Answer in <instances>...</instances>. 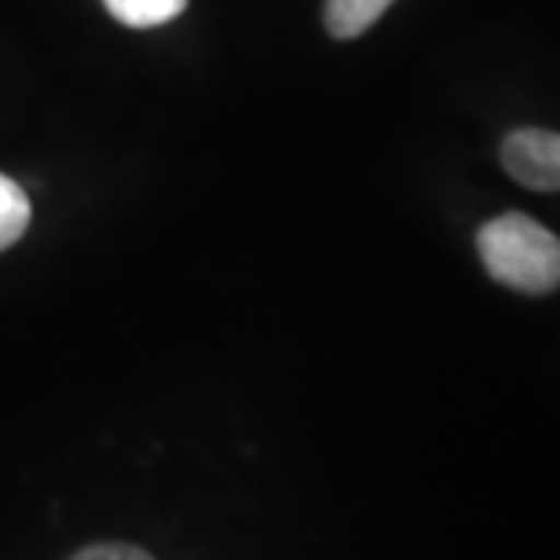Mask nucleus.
I'll return each mask as SVG.
<instances>
[{"label": "nucleus", "mask_w": 560, "mask_h": 560, "mask_svg": "<svg viewBox=\"0 0 560 560\" xmlns=\"http://www.w3.org/2000/svg\"><path fill=\"white\" fill-rule=\"evenodd\" d=\"M485 271L506 290L553 293L560 285V240L524 213H503L478 232Z\"/></svg>", "instance_id": "f257e3e1"}, {"label": "nucleus", "mask_w": 560, "mask_h": 560, "mask_svg": "<svg viewBox=\"0 0 560 560\" xmlns=\"http://www.w3.org/2000/svg\"><path fill=\"white\" fill-rule=\"evenodd\" d=\"M557 141L560 135L539 130V127H524V130H514V135H506L503 149H499L506 174L514 177L517 185L535 188V192H553V188H560L557 185Z\"/></svg>", "instance_id": "f03ea898"}, {"label": "nucleus", "mask_w": 560, "mask_h": 560, "mask_svg": "<svg viewBox=\"0 0 560 560\" xmlns=\"http://www.w3.org/2000/svg\"><path fill=\"white\" fill-rule=\"evenodd\" d=\"M395 0H326V30L337 40H351L365 33Z\"/></svg>", "instance_id": "7ed1b4c3"}, {"label": "nucleus", "mask_w": 560, "mask_h": 560, "mask_svg": "<svg viewBox=\"0 0 560 560\" xmlns=\"http://www.w3.org/2000/svg\"><path fill=\"white\" fill-rule=\"evenodd\" d=\"M105 11L124 22L130 30H152L163 26V22L177 19L188 8V0H102Z\"/></svg>", "instance_id": "20e7f679"}, {"label": "nucleus", "mask_w": 560, "mask_h": 560, "mask_svg": "<svg viewBox=\"0 0 560 560\" xmlns=\"http://www.w3.org/2000/svg\"><path fill=\"white\" fill-rule=\"evenodd\" d=\"M33 207L19 182H11L8 174H0V249L15 246L30 229Z\"/></svg>", "instance_id": "39448f33"}, {"label": "nucleus", "mask_w": 560, "mask_h": 560, "mask_svg": "<svg viewBox=\"0 0 560 560\" xmlns=\"http://www.w3.org/2000/svg\"><path fill=\"white\" fill-rule=\"evenodd\" d=\"M69 560H152V553L138 550V546H124V542H102V546H88V550H80Z\"/></svg>", "instance_id": "423d86ee"}, {"label": "nucleus", "mask_w": 560, "mask_h": 560, "mask_svg": "<svg viewBox=\"0 0 560 560\" xmlns=\"http://www.w3.org/2000/svg\"><path fill=\"white\" fill-rule=\"evenodd\" d=\"M557 185H560V141H557Z\"/></svg>", "instance_id": "0eeeda50"}]
</instances>
